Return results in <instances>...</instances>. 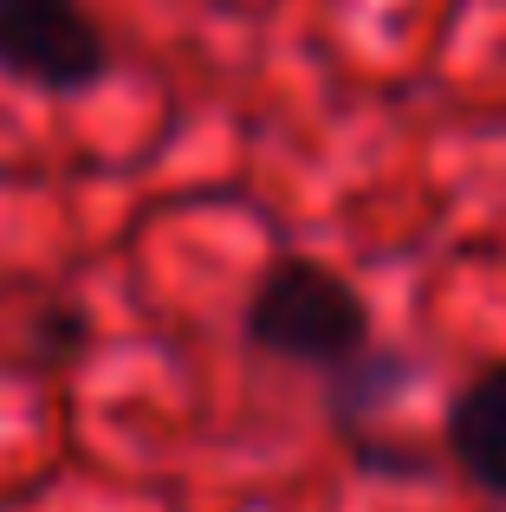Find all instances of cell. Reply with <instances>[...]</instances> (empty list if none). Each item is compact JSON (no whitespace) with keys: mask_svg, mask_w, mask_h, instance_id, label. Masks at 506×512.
Segmentation results:
<instances>
[{"mask_svg":"<svg viewBox=\"0 0 506 512\" xmlns=\"http://www.w3.org/2000/svg\"><path fill=\"white\" fill-rule=\"evenodd\" d=\"M442 448L455 474L487 500H506V357L481 363L468 383L448 396Z\"/></svg>","mask_w":506,"mask_h":512,"instance_id":"obj_3","label":"cell"},{"mask_svg":"<svg viewBox=\"0 0 506 512\" xmlns=\"http://www.w3.org/2000/svg\"><path fill=\"white\" fill-rule=\"evenodd\" d=\"M409 376H416L409 357L370 344L364 357H351L344 370H331V409H338V415H383L409 389Z\"/></svg>","mask_w":506,"mask_h":512,"instance_id":"obj_4","label":"cell"},{"mask_svg":"<svg viewBox=\"0 0 506 512\" xmlns=\"http://www.w3.org/2000/svg\"><path fill=\"white\" fill-rule=\"evenodd\" d=\"M241 338L247 350L273 363H299V370H344L377 344V318L370 299L325 260L305 253H279L260 279H253L241 305Z\"/></svg>","mask_w":506,"mask_h":512,"instance_id":"obj_1","label":"cell"},{"mask_svg":"<svg viewBox=\"0 0 506 512\" xmlns=\"http://www.w3.org/2000/svg\"><path fill=\"white\" fill-rule=\"evenodd\" d=\"M85 344H91V318L78 312V305H46V312H39V325H33V357L72 363Z\"/></svg>","mask_w":506,"mask_h":512,"instance_id":"obj_5","label":"cell"},{"mask_svg":"<svg viewBox=\"0 0 506 512\" xmlns=\"http://www.w3.org/2000/svg\"><path fill=\"white\" fill-rule=\"evenodd\" d=\"M111 72V39L85 0H0V78L78 98Z\"/></svg>","mask_w":506,"mask_h":512,"instance_id":"obj_2","label":"cell"}]
</instances>
